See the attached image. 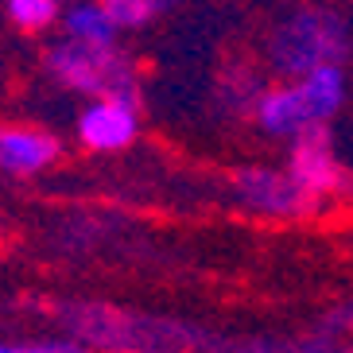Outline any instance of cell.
Masks as SVG:
<instances>
[{
    "label": "cell",
    "mask_w": 353,
    "mask_h": 353,
    "mask_svg": "<svg viewBox=\"0 0 353 353\" xmlns=\"http://www.w3.org/2000/svg\"><path fill=\"white\" fill-rule=\"evenodd\" d=\"M350 51V23L334 8H295L268 35V63L288 82H303L322 66H342Z\"/></svg>",
    "instance_id": "cell-2"
},
{
    "label": "cell",
    "mask_w": 353,
    "mask_h": 353,
    "mask_svg": "<svg viewBox=\"0 0 353 353\" xmlns=\"http://www.w3.org/2000/svg\"><path fill=\"white\" fill-rule=\"evenodd\" d=\"M167 8L171 4H163V0H105V12H109L117 32H140Z\"/></svg>",
    "instance_id": "cell-13"
},
{
    "label": "cell",
    "mask_w": 353,
    "mask_h": 353,
    "mask_svg": "<svg viewBox=\"0 0 353 353\" xmlns=\"http://www.w3.org/2000/svg\"><path fill=\"white\" fill-rule=\"evenodd\" d=\"M43 70L59 85L85 94L90 101H125L140 109V78L121 47H78L70 39H54L43 51Z\"/></svg>",
    "instance_id": "cell-3"
},
{
    "label": "cell",
    "mask_w": 353,
    "mask_h": 353,
    "mask_svg": "<svg viewBox=\"0 0 353 353\" xmlns=\"http://www.w3.org/2000/svg\"><path fill=\"white\" fill-rule=\"evenodd\" d=\"M0 353H85L74 338H47V342H0Z\"/></svg>",
    "instance_id": "cell-14"
},
{
    "label": "cell",
    "mask_w": 353,
    "mask_h": 353,
    "mask_svg": "<svg viewBox=\"0 0 353 353\" xmlns=\"http://www.w3.org/2000/svg\"><path fill=\"white\" fill-rule=\"evenodd\" d=\"M63 322L78 345H97L105 353H206L214 350L198 326L179 319L136 314L109 303H70L63 307Z\"/></svg>",
    "instance_id": "cell-1"
},
{
    "label": "cell",
    "mask_w": 353,
    "mask_h": 353,
    "mask_svg": "<svg viewBox=\"0 0 353 353\" xmlns=\"http://www.w3.org/2000/svg\"><path fill=\"white\" fill-rule=\"evenodd\" d=\"M63 39L78 43V47H117L121 32L113 28L109 12H105V0H74V4H63Z\"/></svg>",
    "instance_id": "cell-9"
},
{
    "label": "cell",
    "mask_w": 353,
    "mask_h": 353,
    "mask_svg": "<svg viewBox=\"0 0 353 353\" xmlns=\"http://www.w3.org/2000/svg\"><path fill=\"white\" fill-rule=\"evenodd\" d=\"M63 156L59 136L35 125H0V171L4 175H43Z\"/></svg>",
    "instance_id": "cell-7"
},
{
    "label": "cell",
    "mask_w": 353,
    "mask_h": 353,
    "mask_svg": "<svg viewBox=\"0 0 353 353\" xmlns=\"http://www.w3.org/2000/svg\"><path fill=\"white\" fill-rule=\"evenodd\" d=\"M288 353H338V350H330L326 342H303V345H295V350H288Z\"/></svg>",
    "instance_id": "cell-17"
},
{
    "label": "cell",
    "mask_w": 353,
    "mask_h": 353,
    "mask_svg": "<svg viewBox=\"0 0 353 353\" xmlns=\"http://www.w3.org/2000/svg\"><path fill=\"white\" fill-rule=\"evenodd\" d=\"M326 326L330 330H353V303H345V307H338V311L326 319Z\"/></svg>",
    "instance_id": "cell-16"
},
{
    "label": "cell",
    "mask_w": 353,
    "mask_h": 353,
    "mask_svg": "<svg viewBox=\"0 0 353 353\" xmlns=\"http://www.w3.org/2000/svg\"><path fill=\"white\" fill-rule=\"evenodd\" d=\"M295 183L311 198L330 194V190L342 187V163H338V152H334V140L326 128H311L303 132L299 140H291L288 152V167H283Z\"/></svg>",
    "instance_id": "cell-5"
},
{
    "label": "cell",
    "mask_w": 353,
    "mask_h": 353,
    "mask_svg": "<svg viewBox=\"0 0 353 353\" xmlns=\"http://www.w3.org/2000/svg\"><path fill=\"white\" fill-rule=\"evenodd\" d=\"M252 121H256L260 132L276 136V140H299L303 132L311 128H326L314 117L311 101L303 94L299 82H283V85H268L260 94L256 109H252Z\"/></svg>",
    "instance_id": "cell-6"
},
{
    "label": "cell",
    "mask_w": 353,
    "mask_h": 353,
    "mask_svg": "<svg viewBox=\"0 0 353 353\" xmlns=\"http://www.w3.org/2000/svg\"><path fill=\"white\" fill-rule=\"evenodd\" d=\"M218 353H288L283 345L268 342V338H245V342H225L218 345Z\"/></svg>",
    "instance_id": "cell-15"
},
{
    "label": "cell",
    "mask_w": 353,
    "mask_h": 353,
    "mask_svg": "<svg viewBox=\"0 0 353 353\" xmlns=\"http://www.w3.org/2000/svg\"><path fill=\"white\" fill-rule=\"evenodd\" d=\"M229 187L237 194V202L252 214L264 218H307L319 214V198H311L283 167H237Z\"/></svg>",
    "instance_id": "cell-4"
},
{
    "label": "cell",
    "mask_w": 353,
    "mask_h": 353,
    "mask_svg": "<svg viewBox=\"0 0 353 353\" xmlns=\"http://www.w3.org/2000/svg\"><path fill=\"white\" fill-rule=\"evenodd\" d=\"M299 85H303V94H307V101H311L314 117H319L322 125H326L338 109H342L345 94H350V82H345L342 66H322V70L307 74Z\"/></svg>",
    "instance_id": "cell-10"
},
{
    "label": "cell",
    "mask_w": 353,
    "mask_h": 353,
    "mask_svg": "<svg viewBox=\"0 0 353 353\" xmlns=\"http://www.w3.org/2000/svg\"><path fill=\"white\" fill-rule=\"evenodd\" d=\"M4 16H8V23L16 32L39 35L63 20V4L59 0H8L4 4Z\"/></svg>",
    "instance_id": "cell-12"
},
{
    "label": "cell",
    "mask_w": 353,
    "mask_h": 353,
    "mask_svg": "<svg viewBox=\"0 0 353 353\" xmlns=\"http://www.w3.org/2000/svg\"><path fill=\"white\" fill-rule=\"evenodd\" d=\"M140 132V109L125 101H90L78 117V140L90 152H121Z\"/></svg>",
    "instance_id": "cell-8"
},
{
    "label": "cell",
    "mask_w": 353,
    "mask_h": 353,
    "mask_svg": "<svg viewBox=\"0 0 353 353\" xmlns=\"http://www.w3.org/2000/svg\"><path fill=\"white\" fill-rule=\"evenodd\" d=\"M264 90L268 85H260L256 70H249V66H233L229 74H221V85H218L221 105H225L229 113H245V117H252V109H256Z\"/></svg>",
    "instance_id": "cell-11"
}]
</instances>
